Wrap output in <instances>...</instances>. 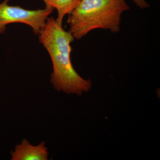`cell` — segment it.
I'll use <instances>...</instances> for the list:
<instances>
[{
    "label": "cell",
    "instance_id": "obj_6",
    "mask_svg": "<svg viewBox=\"0 0 160 160\" xmlns=\"http://www.w3.org/2000/svg\"><path fill=\"white\" fill-rule=\"evenodd\" d=\"M136 6L141 9H147L149 7V3L146 0H132Z\"/></svg>",
    "mask_w": 160,
    "mask_h": 160
},
{
    "label": "cell",
    "instance_id": "obj_4",
    "mask_svg": "<svg viewBox=\"0 0 160 160\" xmlns=\"http://www.w3.org/2000/svg\"><path fill=\"white\" fill-rule=\"evenodd\" d=\"M12 160H47L48 152L42 142L37 146L31 145L27 140L23 139L20 145L16 146L14 151H11Z\"/></svg>",
    "mask_w": 160,
    "mask_h": 160
},
{
    "label": "cell",
    "instance_id": "obj_1",
    "mask_svg": "<svg viewBox=\"0 0 160 160\" xmlns=\"http://www.w3.org/2000/svg\"><path fill=\"white\" fill-rule=\"evenodd\" d=\"M39 41L50 56L53 72L50 82L54 89L68 94L80 95L91 89L90 80L78 74L72 63L71 43L75 39L56 19L48 18L38 34Z\"/></svg>",
    "mask_w": 160,
    "mask_h": 160
},
{
    "label": "cell",
    "instance_id": "obj_2",
    "mask_svg": "<svg viewBox=\"0 0 160 160\" xmlns=\"http://www.w3.org/2000/svg\"><path fill=\"white\" fill-rule=\"evenodd\" d=\"M129 9L126 0H81L69 15V31L77 40L96 29L118 33L122 15Z\"/></svg>",
    "mask_w": 160,
    "mask_h": 160
},
{
    "label": "cell",
    "instance_id": "obj_3",
    "mask_svg": "<svg viewBox=\"0 0 160 160\" xmlns=\"http://www.w3.org/2000/svg\"><path fill=\"white\" fill-rule=\"evenodd\" d=\"M10 0L0 3V35L5 33L6 26L12 23H22L30 26L38 35L54 9L46 6L43 9L29 10L19 6H10Z\"/></svg>",
    "mask_w": 160,
    "mask_h": 160
},
{
    "label": "cell",
    "instance_id": "obj_5",
    "mask_svg": "<svg viewBox=\"0 0 160 160\" xmlns=\"http://www.w3.org/2000/svg\"><path fill=\"white\" fill-rule=\"evenodd\" d=\"M46 6L56 9L58 12L56 19L62 25L63 20L66 15H69L79 4L81 0H43Z\"/></svg>",
    "mask_w": 160,
    "mask_h": 160
}]
</instances>
